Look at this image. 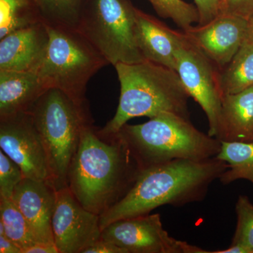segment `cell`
I'll use <instances>...</instances> for the list:
<instances>
[{"label": "cell", "mask_w": 253, "mask_h": 253, "mask_svg": "<svg viewBox=\"0 0 253 253\" xmlns=\"http://www.w3.org/2000/svg\"><path fill=\"white\" fill-rule=\"evenodd\" d=\"M141 170L119 132L101 136L92 124L82 134L67 186L83 207L101 216L126 196Z\"/></svg>", "instance_id": "obj_1"}, {"label": "cell", "mask_w": 253, "mask_h": 253, "mask_svg": "<svg viewBox=\"0 0 253 253\" xmlns=\"http://www.w3.org/2000/svg\"><path fill=\"white\" fill-rule=\"evenodd\" d=\"M227 169L226 163L216 157L176 160L145 168L126 196L100 216L101 230L113 221L146 215L161 206L201 202L213 181Z\"/></svg>", "instance_id": "obj_2"}, {"label": "cell", "mask_w": 253, "mask_h": 253, "mask_svg": "<svg viewBox=\"0 0 253 253\" xmlns=\"http://www.w3.org/2000/svg\"><path fill=\"white\" fill-rule=\"evenodd\" d=\"M114 67L121 84L119 104L112 119L97 129L100 135L116 134L134 118L172 113L190 119V96L176 71L147 60Z\"/></svg>", "instance_id": "obj_3"}, {"label": "cell", "mask_w": 253, "mask_h": 253, "mask_svg": "<svg viewBox=\"0 0 253 253\" xmlns=\"http://www.w3.org/2000/svg\"><path fill=\"white\" fill-rule=\"evenodd\" d=\"M141 169L176 160L216 157L221 141L199 130L189 118L165 113L139 125L126 123L118 131Z\"/></svg>", "instance_id": "obj_4"}, {"label": "cell", "mask_w": 253, "mask_h": 253, "mask_svg": "<svg viewBox=\"0 0 253 253\" xmlns=\"http://www.w3.org/2000/svg\"><path fill=\"white\" fill-rule=\"evenodd\" d=\"M30 113L45 149L51 184L56 190L66 187L82 134L93 124L89 105L78 104L62 91L50 88Z\"/></svg>", "instance_id": "obj_5"}, {"label": "cell", "mask_w": 253, "mask_h": 253, "mask_svg": "<svg viewBox=\"0 0 253 253\" xmlns=\"http://www.w3.org/2000/svg\"><path fill=\"white\" fill-rule=\"evenodd\" d=\"M47 27L49 45L37 73L48 89H59L78 104H88V83L109 61L77 30Z\"/></svg>", "instance_id": "obj_6"}, {"label": "cell", "mask_w": 253, "mask_h": 253, "mask_svg": "<svg viewBox=\"0 0 253 253\" xmlns=\"http://www.w3.org/2000/svg\"><path fill=\"white\" fill-rule=\"evenodd\" d=\"M77 31L109 61H145L136 39V7L129 0H84Z\"/></svg>", "instance_id": "obj_7"}, {"label": "cell", "mask_w": 253, "mask_h": 253, "mask_svg": "<svg viewBox=\"0 0 253 253\" xmlns=\"http://www.w3.org/2000/svg\"><path fill=\"white\" fill-rule=\"evenodd\" d=\"M175 58L176 71L190 97L200 105L207 116L208 134L218 139L224 96L220 69L184 33L182 42L176 49Z\"/></svg>", "instance_id": "obj_8"}, {"label": "cell", "mask_w": 253, "mask_h": 253, "mask_svg": "<svg viewBox=\"0 0 253 253\" xmlns=\"http://www.w3.org/2000/svg\"><path fill=\"white\" fill-rule=\"evenodd\" d=\"M101 239L127 253H209L185 241L171 237L163 228L159 214L119 219L106 226Z\"/></svg>", "instance_id": "obj_9"}, {"label": "cell", "mask_w": 253, "mask_h": 253, "mask_svg": "<svg viewBox=\"0 0 253 253\" xmlns=\"http://www.w3.org/2000/svg\"><path fill=\"white\" fill-rule=\"evenodd\" d=\"M0 148L21 168L25 178L51 184L45 149L31 113L0 119Z\"/></svg>", "instance_id": "obj_10"}, {"label": "cell", "mask_w": 253, "mask_h": 253, "mask_svg": "<svg viewBox=\"0 0 253 253\" xmlns=\"http://www.w3.org/2000/svg\"><path fill=\"white\" fill-rule=\"evenodd\" d=\"M51 226L59 253H83L101 239L100 216L83 207L68 186L56 190Z\"/></svg>", "instance_id": "obj_11"}, {"label": "cell", "mask_w": 253, "mask_h": 253, "mask_svg": "<svg viewBox=\"0 0 253 253\" xmlns=\"http://www.w3.org/2000/svg\"><path fill=\"white\" fill-rule=\"evenodd\" d=\"M248 31V20L231 13L220 12L207 24L192 26L182 31L221 71L244 44Z\"/></svg>", "instance_id": "obj_12"}, {"label": "cell", "mask_w": 253, "mask_h": 253, "mask_svg": "<svg viewBox=\"0 0 253 253\" xmlns=\"http://www.w3.org/2000/svg\"><path fill=\"white\" fill-rule=\"evenodd\" d=\"M56 189L49 182L24 178L16 186L12 201L26 218L37 243L54 244L53 213Z\"/></svg>", "instance_id": "obj_13"}, {"label": "cell", "mask_w": 253, "mask_h": 253, "mask_svg": "<svg viewBox=\"0 0 253 253\" xmlns=\"http://www.w3.org/2000/svg\"><path fill=\"white\" fill-rule=\"evenodd\" d=\"M49 42L44 22L18 30L0 39V70L37 72Z\"/></svg>", "instance_id": "obj_14"}, {"label": "cell", "mask_w": 253, "mask_h": 253, "mask_svg": "<svg viewBox=\"0 0 253 253\" xmlns=\"http://www.w3.org/2000/svg\"><path fill=\"white\" fill-rule=\"evenodd\" d=\"M183 38V31L136 8V42L145 60L176 71L175 52Z\"/></svg>", "instance_id": "obj_15"}, {"label": "cell", "mask_w": 253, "mask_h": 253, "mask_svg": "<svg viewBox=\"0 0 253 253\" xmlns=\"http://www.w3.org/2000/svg\"><path fill=\"white\" fill-rule=\"evenodd\" d=\"M47 89L37 72L0 70V119L29 113Z\"/></svg>", "instance_id": "obj_16"}, {"label": "cell", "mask_w": 253, "mask_h": 253, "mask_svg": "<svg viewBox=\"0 0 253 253\" xmlns=\"http://www.w3.org/2000/svg\"><path fill=\"white\" fill-rule=\"evenodd\" d=\"M218 140L253 141V86L223 96L221 130Z\"/></svg>", "instance_id": "obj_17"}, {"label": "cell", "mask_w": 253, "mask_h": 253, "mask_svg": "<svg viewBox=\"0 0 253 253\" xmlns=\"http://www.w3.org/2000/svg\"><path fill=\"white\" fill-rule=\"evenodd\" d=\"M223 94H236L253 86V41L246 39L230 62L220 71Z\"/></svg>", "instance_id": "obj_18"}, {"label": "cell", "mask_w": 253, "mask_h": 253, "mask_svg": "<svg viewBox=\"0 0 253 253\" xmlns=\"http://www.w3.org/2000/svg\"><path fill=\"white\" fill-rule=\"evenodd\" d=\"M221 144L220 151L216 158L228 166V169L219 177L221 184L226 185L239 179H246L253 184V141H221Z\"/></svg>", "instance_id": "obj_19"}, {"label": "cell", "mask_w": 253, "mask_h": 253, "mask_svg": "<svg viewBox=\"0 0 253 253\" xmlns=\"http://www.w3.org/2000/svg\"><path fill=\"white\" fill-rule=\"evenodd\" d=\"M41 22V13L32 0H0V39Z\"/></svg>", "instance_id": "obj_20"}, {"label": "cell", "mask_w": 253, "mask_h": 253, "mask_svg": "<svg viewBox=\"0 0 253 253\" xmlns=\"http://www.w3.org/2000/svg\"><path fill=\"white\" fill-rule=\"evenodd\" d=\"M49 27L77 30L84 0H32Z\"/></svg>", "instance_id": "obj_21"}, {"label": "cell", "mask_w": 253, "mask_h": 253, "mask_svg": "<svg viewBox=\"0 0 253 253\" xmlns=\"http://www.w3.org/2000/svg\"><path fill=\"white\" fill-rule=\"evenodd\" d=\"M0 224L5 235L22 251L36 244L26 218L12 199H0Z\"/></svg>", "instance_id": "obj_22"}, {"label": "cell", "mask_w": 253, "mask_h": 253, "mask_svg": "<svg viewBox=\"0 0 253 253\" xmlns=\"http://www.w3.org/2000/svg\"><path fill=\"white\" fill-rule=\"evenodd\" d=\"M161 18L172 20L183 31L199 23L200 16L196 6L183 0H147Z\"/></svg>", "instance_id": "obj_23"}, {"label": "cell", "mask_w": 253, "mask_h": 253, "mask_svg": "<svg viewBox=\"0 0 253 253\" xmlns=\"http://www.w3.org/2000/svg\"><path fill=\"white\" fill-rule=\"evenodd\" d=\"M235 211L237 225L231 245L242 246L253 253V204L247 196H239Z\"/></svg>", "instance_id": "obj_24"}, {"label": "cell", "mask_w": 253, "mask_h": 253, "mask_svg": "<svg viewBox=\"0 0 253 253\" xmlns=\"http://www.w3.org/2000/svg\"><path fill=\"white\" fill-rule=\"evenodd\" d=\"M24 178L21 168L0 149V199H11Z\"/></svg>", "instance_id": "obj_25"}, {"label": "cell", "mask_w": 253, "mask_h": 253, "mask_svg": "<svg viewBox=\"0 0 253 253\" xmlns=\"http://www.w3.org/2000/svg\"><path fill=\"white\" fill-rule=\"evenodd\" d=\"M194 2L199 10V25L207 24L220 14L219 0H194Z\"/></svg>", "instance_id": "obj_26"}, {"label": "cell", "mask_w": 253, "mask_h": 253, "mask_svg": "<svg viewBox=\"0 0 253 253\" xmlns=\"http://www.w3.org/2000/svg\"><path fill=\"white\" fill-rule=\"evenodd\" d=\"M223 12L238 15L249 21L253 18V0H227Z\"/></svg>", "instance_id": "obj_27"}, {"label": "cell", "mask_w": 253, "mask_h": 253, "mask_svg": "<svg viewBox=\"0 0 253 253\" xmlns=\"http://www.w3.org/2000/svg\"><path fill=\"white\" fill-rule=\"evenodd\" d=\"M83 253H127L126 250L101 239L87 248Z\"/></svg>", "instance_id": "obj_28"}, {"label": "cell", "mask_w": 253, "mask_h": 253, "mask_svg": "<svg viewBox=\"0 0 253 253\" xmlns=\"http://www.w3.org/2000/svg\"><path fill=\"white\" fill-rule=\"evenodd\" d=\"M0 253H22L21 249L5 235L4 227L1 224H0Z\"/></svg>", "instance_id": "obj_29"}, {"label": "cell", "mask_w": 253, "mask_h": 253, "mask_svg": "<svg viewBox=\"0 0 253 253\" xmlns=\"http://www.w3.org/2000/svg\"><path fill=\"white\" fill-rule=\"evenodd\" d=\"M23 253H59L55 244L36 243L28 248Z\"/></svg>", "instance_id": "obj_30"}, {"label": "cell", "mask_w": 253, "mask_h": 253, "mask_svg": "<svg viewBox=\"0 0 253 253\" xmlns=\"http://www.w3.org/2000/svg\"><path fill=\"white\" fill-rule=\"evenodd\" d=\"M209 253H250V251L242 246L231 245L229 249L221 251H210Z\"/></svg>", "instance_id": "obj_31"}, {"label": "cell", "mask_w": 253, "mask_h": 253, "mask_svg": "<svg viewBox=\"0 0 253 253\" xmlns=\"http://www.w3.org/2000/svg\"><path fill=\"white\" fill-rule=\"evenodd\" d=\"M246 39L253 41V18L249 21V31Z\"/></svg>", "instance_id": "obj_32"}, {"label": "cell", "mask_w": 253, "mask_h": 253, "mask_svg": "<svg viewBox=\"0 0 253 253\" xmlns=\"http://www.w3.org/2000/svg\"><path fill=\"white\" fill-rule=\"evenodd\" d=\"M219 1L221 6V12H223L225 10L227 0H219Z\"/></svg>", "instance_id": "obj_33"}]
</instances>
